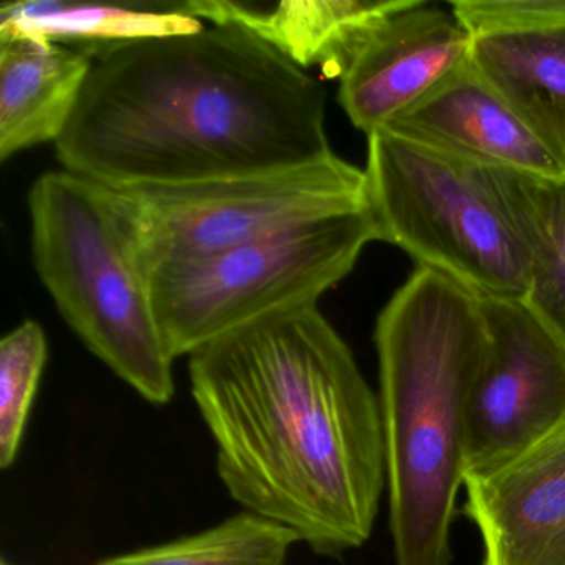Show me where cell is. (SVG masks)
<instances>
[{
  "instance_id": "cell-1",
  "label": "cell",
  "mask_w": 565,
  "mask_h": 565,
  "mask_svg": "<svg viewBox=\"0 0 565 565\" xmlns=\"http://www.w3.org/2000/svg\"><path fill=\"white\" fill-rule=\"evenodd\" d=\"M188 370L217 476L243 511L322 557L369 541L386 486L379 396L317 303L213 340Z\"/></svg>"
},
{
  "instance_id": "cell-2",
  "label": "cell",
  "mask_w": 565,
  "mask_h": 565,
  "mask_svg": "<svg viewBox=\"0 0 565 565\" xmlns=\"http://www.w3.org/2000/svg\"><path fill=\"white\" fill-rule=\"evenodd\" d=\"M319 81L233 25L137 39L94 55L55 153L117 190L203 183L333 154Z\"/></svg>"
},
{
  "instance_id": "cell-3",
  "label": "cell",
  "mask_w": 565,
  "mask_h": 565,
  "mask_svg": "<svg viewBox=\"0 0 565 565\" xmlns=\"http://www.w3.org/2000/svg\"><path fill=\"white\" fill-rule=\"evenodd\" d=\"M375 347L396 565H449L469 398L489 347L481 297L418 267L380 313Z\"/></svg>"
},
{
  "instance_id": "cell-4",
  "label": "cell",
  "mask_w": 565,
  "mask_h": 565,
  "mask_svg": "<svg viewBox=\"0 0 565 565\" xmlns=\"http://www.w3.org/2000/svg\"><path fill=\"white\" fill-rule=\"evenodd\" d=\"M39 279L85 347L151 405L177 393L154 313L140 227L124 190L71 171L42 174L29 193Z\"/></svg>"
},
{
  "instance_id": "cell-5",
  "label": "cell",
  "mask_w": 565,
  "mask_h": 565,
  "mask_svg": "<svg viewBox=\"0 0 565 565\" xmlns=\"http://www.w3.org/2000/svg\"><path fill=\"white\" fill-rule=\"evenodd\" d=\"M365 174L376 239L476 296L525 299L527 249L492 168L379 130Z\"/></svg>"
},
{
  "instance_id": "cell-6",
  "label": "cell",
  "mask_w": 565,
  "mask_h": 565,
  "mask_svg": "<svg viewBox=\"0 0 565 565\" xmlns=\"http://www.w3.org/2000/svg\"><path fill=\"white\" fill-rule=\"evenodd\" d=\"M373 241L370 207L231 249L158 260L150 284L164 340L177 359L190 356L270 313L316 306Z\"/></svg>"
},
{
  "instance_id": "cell-7",
  "label": "cell",
  "mask_w": 565,
  "mask_h": 565,
  "mask_svg": "<svg viewBox=\"0 0 565 565\" xmlns=\"http://www.w3.org/2000/svg\"><path fill=\"white\" fill-rule=\"evenodd\" d=\"M148 269L370 210L365 170L335 153L312 163L177 186L124 190Z\"/></svg>"
},
{
  "instance_id": "cell-8",
  "label": "cell",
  "mask_w": 565,
  "mask_h": 565,
  "mask_svg": "<svg viewBox=\"0 0 565 565\" xmlns=\"http://www.w3.org/2000/svg\"><path fill=\"white\" fill-rule=\"evenodd\" d=\"M489 347L466 418L465 479L565 426V343L524 299L481 297Z\"/></svg>"
},
{
  "instance_id": "cell-9",
  "label": "cell",
  "mask_w": 565,
  "mask_h": 565,
  "mask_svg": "<svg viewBox=\"0 0 565 565\" xmlns=\"http://www.w3.org/2000/svg\"><path fill=\"white\" fill-rule=\"evenodd\" d=\"M471 32L449 9L413 0L363 42L340 78L339 102L369 137L471 64Z\"/></svg>"
},
{
  "instance_id": "cell-10",
  "label": "cell",
  "mask_w": 565,
  "mask_h": 565,
  "mask_svg": "<svg viewBox=\"0 0 565 565\" xmlns=\"http://www.w3.org/2000/svg\"><path fill=\"white\" fill-rule=\"evenodd\" d=\"M465 488L481 565H565V426Z\"/></svg>"
},
{
  "instance_id": "cell-11",
  "label": "cell",
  "mask_w": 565,
  "mask_h": 565,
  "mask_svg": "<svg viewBox=\"0 0 565 565\" xmlns=\"http://www.w3.org/2000/svg\"><path fill=\"white\" fill-rule=\"evenodd\" d=\"M383 130L479 167L565 178V164L472 64Z\"/></svg>"
},
{
  "instance_id": "cell-12",
  "label": "cell",
  "mask_w": 565,
  "mask_h": 565,
  "mask_svg": "<svg viewBox=\"0 0 565 565\" xmlns=\"http://www.w3.org/2000/svg\"><path fill=\"white\" fill-rule=\"evenodd\" d=\"M413 0H282L260 6L233 0H188L186 11L211 25L256 35L297 67H320L342 78L369 35Z\"/></svg>"
},
{
  "instance_id": "cell-13",
  "label": "cell",
  "mask_w": 565,
  "mask_h": 565,
  "mask_svg": "<svg viewBox=\"0 0 565 565\" xmlns=\"http://www.w3.org/2000/svg\"><path fill=\"white\" fill-rule=\"evenodd\" d=\"M94 57L34 35L0 32V160L67 130Z\"/></svg>"
},
{
  "instance_id": "cell-14",
  "label": "cell",
  "mask_w": 565,
  "mask_h": 565,
  "mask_svg": "<svg viewBox=\"0 0 565 565\" xmlns=\"http://www.w3.org/2000/svg\"><path fill=\"white\" fill-rule=\"evenodd\" d=\"M471 64L565 164V25L475 35Z\"/></svg>"
},
{
  "instance_id": "cell-15",
  "label": "cell",
  "mask_w": 565,
  "mask_h": 565,
  "mask_svg": "<svg viewBox=\"0 0 565 565\" xmlns=\"http://www.w3.org/2000/svg\"><path fill=\"white\" fill-rule=\"evenodd\" d=\"M204 22L186 11L184 2L97 4L64 0L6 2L0 9V32L34 35L94 57L102 49L137 39L190 34Z\"/></svg>"
},
{
  "instance_id": "cell-16",
  "label": "cell",
  "mask_w": 565,
  "mask_h": 565,
  "mask_svg": "<svg viewBox=\"0 0 565 565\" xmlns=\"http://www.w3.org/2000/svg\"><path fill=\"white\" fill-rule=\"evenodd\" d=\"M495 183L527 249L525 302L565 343V178L492 168Z\"/></svg>"
},
{
  "instance_id": "cell-17",
  "label": "cell",
  "mask_w": 565,
  "mask_h": 565,
  "mask_svg": "<svg viewBox=\"0 0 565 565\" xmlns=\"http://www.w3.org/2000/svg\"><path fill=\"white\" fill-rule=\"evenodd\" d=\"M299 537L284 525L241 511L164 544L102 558L95 565H286Z\"/></svg>"
},
{
  "instance_id": "cell-18",
  "label": "cell",
  "mask_w": 565,
  "mask_h": 565,
  "mask_svg": "<svg viewBox=\"0 0 565 565\" xmlns=\"http://www.w3.org/2000/svg\"><path fill=\"white\" fill-rule=\"evenodd\" d=\"M49 359L44 329L25 320L0 342V468L18 461Z\"/></svg>"
},
{
  "instance_id": "cell-19",
  "label": "cell",
  "mask_w": 565,
  "mask_h": 565,
  "mask_svg": "<svg viewBox=\"0 0 565 565\" xmlns=\"http://www.w3.org/2000/svg\"><path fill=\"white\" fill-rule=\"evenodd\" d=\"M449 8L472 38L565 25V0H456Z\"/></svg>"
},
{
  "instance_id": "cell-20",
  "label": "cell",
  "mask_w": 565,
  "mask_h": 565,
  "mask_svg": "<svg viewBox=\"0 0 565 565\" xmlns=\"http://www.w3.org/2000/svg\"><path fill=\"white\" fill-rule=\"evenodd\" d=\"M0 565H18L14 564V562L8 561V558L2 557V561H0Z\"/></svg>"
}]
</instances>
